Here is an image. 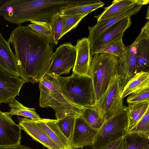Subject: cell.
<instances>
[{
    "label": "cell",
    "instance_id": "74e56055",
    "mask_svg": "<svg viewBox=\"0 0 149 149\" xmlns=\"http://www.w3.org/2000/svg\"><path fill=\"white\" fill-rule=\"evenodd\" d=\"M146 18L147 19L149 20V6H148L147 10Z\"/></svg>",
    "mask_w": 149,
    "mask_h": 149
},
{
    "label": "cell",
    "instance_id": "ffe728a7",
    "mask_svg": "<svg viewBox=\"0 0 149 149\" xmlns=\"http://www.w3.org/2000/svg\"><path fill=\"white\" fill-rule=\"evenodd\" d=\"M149 105L147 102L128 104L125 107L128 124L127 132H130L136 125L146 113Z\"/></svg>",
    "mask_w": 149,
    "mask_h": 149
},
{
    "label": "cell",
    "instance_id": "8d00e7d4",
    "mask_svg": "<svg viewBox=\"0 0 149 149\" xmlns=\"http://www.w3.org/2000/svg\"><path fill=\"white\" fill-rule=\"evenodd\" d=\"M73 149H94V148L93 144H91L78 147L73 148Z\"/></svg>",
    "mask_w": 149,
    "mask_h": 149
},
{
    "label": "cell",
    "instance_id": "8fae6325",
    "mask_svg": "<svg viewBox=\"0 0 149 149\" xmlns=\"http://www.w3.org/2000/svg\"><path fill=\"white\" fill-rule=\"evenodd\" d=\"M131 17L125 18L116 23L93 43L91 44L90 55L92 58L108 44L116 39L122 38L124 32L131 24Z\"/></svg>",
    "mask_w": 149,
    "mask_h": 149
},
{
    "label": "cell",
    "instance_id": "30bf717a",
    "mask_svg": "<svg viewBox=\"0 0 149 149\" xmlns=\"http://www.w3.org/2000/svg\"><path fill=\"white\" fill-rule=\"evenodd\" d=\"M9 112H0V146H10L21 144V130Z\"/></svg>",
    "mask_w": 149,
    "mask_h": 149
},
{
    "label": "cell",
    "instance_id": "4316f807",
    "mask_svg": "<svg viewBox=\"0 0 149 149\" xmlns=\"http://www.w3.org/2000/svg\"><path fill=\"white\" fill-rule=\"evenodd\" d=\"M104 3L100 1L94 3L82 5L68 8L63 12L62 15L88 14L96 9L103 7Z\"/></svg>",
    "mask_w": 149,
    "mask_h": 149
},
{
    "label": "cell",
    "instance_id": "5bb4252c",
    "mask_svg": "<svg viewBox=\"0 0 149 149\" xmlns=\"http://www.w3.org/2000/svg\"><path fill=\"white\" fill-rule=\"evenodd\" d=\"M98 130L91 127L80 116H76L71 141L73 148L93 144Z\"/></svg>",
    "mask_w": 149,
    "mask_h": 149
},
{
    "label": "cell",
    "instance_id": "f546056e",
    "mask_svg": "<svg viewBox=\"0 0 149 149\" xmlns=\"http://www.w3.org/2000/svg\"><path fill=\"white\" fill-rule=\"evenodd\" d=\"M30 21L31 24L27 25L31 29L36 33L53 40L51 27L49 23L45 21L34 20H31Z\"/></svg>",
    "mask_w": 149,
    "mask_h": 149
},
{
    "label": "cell",
    "instance_id": "ab89813d",
    "mask_svg": "<svg viewBox=\"0 0 149 149\" xmlns=\"http://www.w3.org/2000/svg\"><path fill=\"white\" fill-rule=\"evenodd\" d=\"M148 24V27H149V20H148V21L147 22Z\"/></svg>",
    "mask_w": 149,
    "mask_h": 149
},
{
    "label": "cell",
    "instance_id": "d590c367",
    "mask_svg": "<svg viewBox=\"0 0 149 149\" xmlns=\"http://www.w3.org/2000/svg\"><path fill=\"white\" fill-rule=\"evenodd\" d=\"M149 87V78L146 80L135 90L134 92H137L140 91Z\"/></svg>",
    "mask_w": 149,
    "mask_h": 149
},
{
    "label": "cell",
    "instance_id": "8992f818",
    "mask_svg": "<svg viewBox=\"0 0 149 149\" xmlns=\"http://www.w3.org/2000/svg\"><path fill=\"white\" fill-rule=\"evenodd\" d=\"M128 118L124 106L120 113L106 120L99 130L93 145L100 149L124 136L127 133Z\"/></svg>",
    "mask_w": 149,
    "mask_h": 149
},
{
    "label": "cell",
    "instance_id": "d6986e66",
    "mask_svg": "<svg viewBox=\"0 0 149 149\" xmlns=\"http://www.w3.org/2000/svg\"><path fill=\"white\" fill-rule=\"evenodd\" d=\"M10 42L0 34V67L6 72L20 76V73L15 55L10 47Z\"/></svg>",
    "mask_w": 149,
    "mask_h": 149
},
{
    "label": "cell",
    "instance_id": "7402d4cb",
    "mask_svg": "<svg viewBox=\"0 0 149 149\" xmlns=\"http://www.w3.org/2000/svg\"><path fill=\"white\" fill-rule=\"evenodd\" d=\"M125 136L123 149H149V139L135 133L127 132Z\"/></svg>",
    "mask_w": 149,
    "mask_h": 149
},
{
    "label": "cell",
    "instance_id": "e0dca14e",
    "mask_svg": "<svg viewBox=\"0 0 149 149\" xmlns=\"http://www.w3.org/2000/svg\"><path fill=\"white\" fill-rule=\"evenodd\" d=\"M136 38L138 46L135 73L149 72V31L146 24Z\"/></svg>",
    "mask_w": 149,
    "mask_h": 149
},
{
    "label": "cell",
    "instance_id": "5b68a950",
    "mask_svg": "<svg viewBox=\"0 0 149 149\" xmlns=\"http://www.w3.org/2000/svg\"><path fill=\"white\" fill-rule=\"evenodd\" d=\"M57 79L62 93L72 103L82 108L95 107L90 77L72 73L67 77L57 76Z\"/></svg>",
    "mask_w": 149,
    "mask_h": 149
},
{
    "label": "cell",
    "instance_id": "7c38bea8",
    "mask_svg": "<svg viewBox=\"0 0 149 149\" xmlns=\"http://www.w3.org/2000/svg\"><path fill=\"white\" fill-rule=\"evenodd\" d=\"M19 76L9 73L0 67V103H8L19 96L22 87L26 81Z\"/></svg>",
    "mask_w": 149,
    "mask_h": 149
},
{
    "label": "cell",
    "instance_id": "1f68e13d",
    "mask_svg": "<svg viewBox=\"0 0 149 149\" xmlns=\"http://www.w3.org/2000/svg\"><path fill=\"white\" fill-rule=\"evenodd\" d=\"M128 132L137 133L149 139V105L141 120Z\"/></svg>",
    "mask_w": 149,
    "mask_h": 149
},
{
    "label": "cell",
    "instance_id": "ba28073f",
    "mask_svg": "<svg viewBox=\"0 0 149 149\" xmlns=\"http://www.w3.org/2000/svg\"><path fill=\"white\" fill-rule=\"evenodd\" d=\"M76 54L75 46L70 43L60 45L53 53L47 73L57 76L68 74L74 67Z\"/></svg>",
    "mask_w": 149,
    "mask_h": 149
},
{
    "label": "cell",
    "instance_id": "3957f363",
    "mask_svg": "<svg viewBox=\"0 0 149 149\" xmlns=\"http://www.w3.org/2000/svg\"><path fill=\"white\" fill-rule=\"evenodd\" d=\"M57 76L46 73L39 82L40 107L53 109L56 119L69 114L80 115L84 108L72 103L63 95Z\"/></svg>",
    "mask_w": 149,
    "mask_h": 149
},
{
    "label": "cell",
    "instance_id": "2e32d148",
    "mask_svg": "<svg viewBox=\"0 0 149 149\" xmlns=\"http://www.w3.org/2000/svg\"><path fill=\"white\" fill-rule=\"evenodd\" d=\"M19 125L21 129L33 139L40 143L48 149H62L51 139L32 119L18 117Z\"/></svg>",
    "mask_w": 149,
    "mask_h": 149
},
{
    "label": "cell",
    "instance_id": "277c9868",
    "mask_svg": "<svg viewBox=\"0 0 149 149\" xmlns=\"http://www.w3.org/2000/svg\"><path fill=\"white\" fill-rule=\"evenodd\" d=\"M118 58L106 53H97L92 58L89 76L92 80L95 107L97 110L112 79L117 75Z\"/></svg>",
    "mask_w": 149,
    "mask_h": 149
},
{
    "label": "cell",
    "instance_id": "44dd1931",
    "mask_svg": "<svg viewBox=\"0 0 149 149\" xmlns=\"http://www.w3.org/2000/svg\"><path fill=\"white\" fill-rule=\"evenodd\" d=\"M138 0H115L110 6L104 8L100 15L95 16L97 21L115 15L126 10L136 3Z\"/></svg>",
    "mask_w": 149,
    "mask_h": 149
},
{
    "label": "cell",
    "instance_id": "cb8c5ba5",
    "mask_svg": "<svg viewBox=\"0 0 149 149\" xmlns=\"http://www.w3.org/2000/svg\"><path fill=\"white\" fill-rule=\"evenodd\" d=\"M79 116L91 127L97 130H99L105 121L95 107L83 109Z\"/></svg>",
    "mask_w": 149,
    "mask_h": 149
},
{
    "label": "cell",
    "instance_id": "4dcf8cb0",
    "mask_svg": "<svg viewBox=\"0 0 149 149\" xmlns=\"http://www.w3.org/2000/svg\"><path fill=\"white\" fill-rule=\"evenodd\" d=\"M62 14H57L54 15L49 22L51 27L54 44L56 45L58 44L59 40L61 38L62 26Z\"/></svg>",
    "mask_w": 149,
    "mask_h": 149
},
{
    "label": "cell",
    "instance_id": "d4e9b609",
    "mask_svg": "<svg viewBox=\"0 0 149 149\" xmlns=\"http://www.w3.org/2000/svg\"><path fill=\"white\" fill-rule=\"evenodd\" d=\"M76 116L69 114L56 119L57 124L61 131L71 142L74 127Z\"/></svg>",
    "mask_w": 149,
    "mask_h": 149
},
{
    "label": "cell",
    "instance_id": "9c48e42d",
    "mask_svg": "<svg viewBox=\"0 0 149 149\" xmlns=\"http://www.w3.org/2000/svg\"><path fill=\"white\" fill-rule=\"evenodd\" d=\"M149 3V0H138L134 4L121 12L109 18L97 21L92 26H88V38L91 44L93 43L109 28L120 20L136 14L144 5Z\"/></svg>",
    "mask_w": 149,
    "mask_h": 149
},
{
    "label": "cell",
    "instance_id": "83f0119b",
    "mask_svg": "<svg viewBox=\"0 0 149 149\" xmlns=\"http://www.w3.org/2000/svg\"><path fill=\"white\" fill-rule=\"evenodd\" d=\"M88 14L62 15V26L61 38L76 27L81 20Z\"/></svg>",
    "mask_w": 149,
    "mask_h": 149
},
{
    "label": "cell",
    "instance_id": "6da1fadb",
    "mask_svg": "<svg viewBox=\"0 0 149 149\" xmlns=\"http://www.w3.org/2000/svg\"><path fill=\"white\" fill-rule=\"evenodd\" d=\"M8 40L15 50L20 77L26 82H39L51 63L53 40L35 32L28 25H19L14 29Z\"/></svg>",
    "mask_w": 149,
    "mask_h": 149
},
{
    "label": "cell",
    "instance_id": "7a4b0ae2",
    "mask_svg": "<svg viewBox=\"0 0 149 149\" xmlns=\"http://www.w3.org/2000/svg\"><path fill=\"white\" fill-rule=\"evenodd\" d=\"M84 0H9L0 6V14L12 24L21 25L31 20L49 23L66 9L85 4Z\"/></svg>",
    "mask_w": 149,
    "mask_h": 149
},
{
    "label": "cell",
    "instance_id": "484cf974",
    "mask_svg": "<svg viewBox=\"0 0 149 149\" xmlns=\"http://www.w3.org/2000/svg\"><path fill=\"white\" fill-rule=\"evenodd\" d=\"M148 78L149 72H140L136 74L124 87L121 95L123 98L133 93L137 87Z\"/></svg>",
    "mask_w": 149,
    "mask_h": 149
},
{
    "label": "cell",
    "instance_id": "836d02e7",
    "mask_svg": "<svg viewBox=\"0 0 149 149\" xmlns=\"http://www.w3.org/2000/svg\"><path fill=\"white\" fill-rule=\"evenodd\" d=\"M125 139L124 136L118 139L107 144L100 149H123Z\"/></svg>",
    "mask_w": 149,
    "mask_h": 149
},
{
    "label": "cell",
    "instance_id": "f35d334b",
    "mask_svg": "<svg viewBox=\"0 0 149 149\" xmlns=\"http://www.w3.org/2000/svg\"><path fill=\"white\" fill-rule=\"evenodd\" d=\"M146 25H147V27H148V30H149V28L148 26V24H147V22H146Z\"/></svg>",
    "mask_w": 149,
    "mask_h": 149
},
{
    "label": "cell",
    "instance_id": "ac0fdd59",
    "mask_svg": "<svg viewBox=\"0 0 149 149\" xmlns=\"http://www.w3.org/2000/svg\"><path fill=\"white\" fill-rule=\"evenodd\" d=\"M33 120L62 149H73L71 142L65 136L58 127L56 119L41 118Z\"/></svg>",
    "mask_w": 149,
    "mask_h": 149
},
{
    "label": "cell",
    "instance_id": "f1b7e54d",
    "mask_svg": "<svg viewBox=\"0 0 149 149\" xmlns=\"http://www.w3.org/2000/svg\"><path fill=\"white\" fill-rule=\"evenodd\" d=\"M127 49L123 43L122 38L116 39L104 47L98 53H106L121 58L125 54Z\"/></svg>",
    "mask_w": 149,
    "mask_h": 149
},
{
    "label": "cell",
    "instance_id": "52a82bcc",
    "mask_svg": "<svg viewBox=\"0 0 149 149\" xmlns=\"http://www.w3.org/2000/svg\"><path fill=\"white\" fill-rule=\"evenodd\" d=\"M126 84L118 75L112 79L97 110L105 120L124 109L121 95Z\"/></svg>",
    "mask_w": 149,
    "mask_h": 149
},
{
    "label": "cell",
    "instance_id": "e575fe53",
    "mask_svg": "<svg viewBox=\"0 0 149 149\" xmlns=\"http://www.w3.org/2000/svg\"><path fill=\"white\" fill-rule=\"evenodd\" d=\"M0 149H32L30 147L21 144L10 146H0Z\"/></svg>",
    "mask_w": 149,
    "mask_h": 149
},
{
    "label": "cell",
    "instance_id": "d6a6232c",
    "mask_svg": "<svg viewBox=\"0 0 149 149\" xmlns=\"http://www.w3.org/2000/svg\"><path fill=\"white\" fill-rule=\"evenodd\" d=\"M126 101L128 104L141 102L149 103V87L137 92L132 93L127 97Z\"/></svg>",
    "mask_w": 149,
    "mask_h": 149
},
{
    "label": "cell",
    "instance_id": "4fadbf2b",
    "mask_svg": "<svg viewBox=\"0 0 149 149\" xmlns=\"http://www.w3.org/2000/svg\"><path fill=\"white\" fill-rule=\"evenodd\" d=\"M138 39L127 47L126 52L120 59L118 58L117 74L126 84L136 74Z\"/></svg>",
    "mask_w": 149,
    "mask_h": 149
},
{
    "label": "cell",
    "instance_id": "603a6c76",
    "mask_svg": "<svg viewBox=\"0 0 149 149\" xmlns=\"http://www.w3.org/2000/svg\"><path fill=\"white\" fill-rule=\"evenodd\" d=\"M8 103L10 107L9 112L12 116H19L35 120L41 118L34 108L24 106L16 100L15 98L10 100Z\"/></svg>",
    "mask_w": 149,
    "mask_h": 149
},
{
    "label": "cell",
    "instance_id": "9a60e30c",
    "mask_svg": "<svg viewBox=\"0 0 149 149\" xmlns=\"http://www.w3.org/2000/svg\"><path fill=\"white\" fill-rule=\"evenodd\" d=\"M90 45L88 38H84L77 40L75 46L76 58L72 73L90 77L89 70L92 58L90 55Z\"/></svg>",
    "mask_w": 149,
    "mask_h": 149
}]
</instances>
